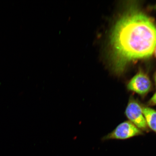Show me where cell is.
Returning <instances> with one entry per match:
<instances>
[{"label":"cell","instance_id":"obj_4","mask_svg":"<svg viewBox=\"0 0 156 156\" xmlns=\"http://www.w3.org/2000/svg\"><path fill=\"white\" fill-rule=\"evenodd\" d=\"M128 90L136 93L144 98L153 89V85L147 74L140 71L127 84Z\"/></svg>","mask_w":156,"mask_h":156},{"label":"cell","instance_id":"obj_6","mask_svg":"<svg viewBox=\"0 0 156 156\" xmlns=\"http://www.w3.org/2000/svg\"><path fill=\"white\" fill-rule=\"evenodd\" d=\"M146 105L150 107L156 106V91L148 100Z\"/></svg>","mask_w":156,"mask_h":156},{"label":"cell","instance_id":"obj_7","mask_svg":"<svg viewBox=\"0 0 156 156\" xmlns=\"http://www.w3.org/2000/svg\"><path fill=\"white\" fill-rule=\"evenodd\" d=\"M154 54L155 55V57H156V47L154 51Z\"/></svg>","mask_w":156,"mask_h":156},{"label":"cell","instance_id":"obj_3","mask_svg":"<svg viewBox=\"0 0 156 156\" xmlns=\"http://www.w3.org/2000/svg\"><path fill=\"white\" fill-rule=\"evenodd\" d=\"M144 132L129 121L118 125L110 133L102 138L103 141L110 140H126L144 135Z\"/></svg>","mask_w":156,"mask_h":156},{"label":"cell","instance_id":"obj_8","mask_svg":"<svg viewBox=\"0 0 156 156\" xmlns=\"http://www.w3.org/2000/svg\"><path fill=\"white\" fill-rule=\"evenodd\" d=\"M154 80H155V85L156 87V73L155 74V75L154 76Z\"/></svg>","mask_w":156,"mask_h":156},{"label":"cell","instance_id":"obj_2","mask_svg":"<svg viewBox=\"0 0 156 156\" xmlns=\"http://www.w3.org/2000/svg\"><path fill=\"white\" fill-rule=\"evenodd\" d=\"M125 114L128 121L142 131L147 133L150 131L142 112L141 102L133 95L129 99Z\"/></svg>","mask_w":156,"mask_h":156},{"label":"cell","instance_id":"obj_1","mask_svg":"<svg viewBox=\"0 0 156 156\" xmlns=\"http://www.w3.org/2000/svg\"><path fill=\"white\" fill-rule=\"evenodd\" d=\"M113 69L120 75L131 62L149 58L156 47V27L147 16L138 10L119 19L110 36Z\"/></svg>","mask_w":156,"mask_h":156},{"label":"cell","instance_id":"obj_5","mask_svg":"<svg viewBox=\"0 0 156 156\" xmlns=\"http://www.w3.org/2000/svg\"><path fill=\"white\" fill-rule=\"evenodd\" d=\"M141 105L148 128L156 134V110L141 103Z\"/></svg>","mask_w":156,"mask_h":156}]
</instances>
